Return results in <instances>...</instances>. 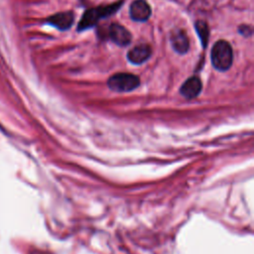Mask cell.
<instances>
[{
  "label": "cell",
  "mask_w": 254,
  "mask_h": 254,
  "mask_svg": "<svg viewBox=\"0 0 254 254\" xmlns=\"http://www.w3.org/2000/svg\"><path fill=\"white\" fill-rule=\"evenodd\" d=\"M130 17L137 22H144L151 16V8L145 0H135L129 8Z\"/></svg>",
  "instance_id": "4"
},
{
  "label": "cell",
  "mask_w": 254,
  "mask_h": 254,
  "mask_svg": "<svg viewBox=\"0 0 254 254\" xmlns=\"http://www.w3.org/2000/svg\"><path fill=\"white\" fill-rule=\"evenodd\" d=\"M140 84V79L137 75L126 72L115 73L107 80L108 87L116 92H128L137 88Z\"/></svg>",
  "instance_id": "3"
},
{
  "label": "cell",
  "mask_w": 254,
  "mask_h": 254,
  "mask_svg": "<svg viewBox=\"0 0 254 254\" xmlns=\"http://www.w3.org/2000/svg\"><path fill=\"white\" fill-rule=\"evenodd\" d=\"M171 44L173 49L179 54H186L189 50L190 43L188 36L182 30L176 31L171 36Z\"/></svg>",
  "instance_id": "9"
},
{
  "label": "cell",
  "mask_w": 254,
  "mask_h": 254,
  "mask_svg": "<svg viewBox=\"0 0 254 254\" xmlns=\"http://www.w3.org/2000/svg\"><path fill=\"white\" fill-rule=\"evenodd\" d=\"M201 87H202V85H201L200 79L196 76H192V77L188 78L183 83V85L180 88V93L184 97H186L188 99H191V98L196 97L200 93Z\"/></svg>",
  "instance_id": "8"
},
{
  "label": "cell",
  "mask_w": 254,
  "mask_h": 254,
  "mask_svg": "<svg viewBox=\"0 0 254 254\" xmlns=\"http://www.w3.org/2000/svg\"><path fill=\"white\" fill-rule=\"evenodd\" d=\"M151 54H152L151 47L148 45L142 44L131 49L127 54V58L130 63L134 64H141L151 57Z\"/></svg>",
  "instance_id": "7"
},
{
  "label": "cell",
  "mask_w": 254,
  "mask_h": 254,
  "mask_svg": "<svg viewBox=\"0 0 254 254\" xmlns=\"http://www.w3.org/2000/svg\"><path fill=\"white\" fill-rule=\"evenodd\" d=\"M73 19H74L73 13L70 11H66V12H60L55 15H52L50 18L47 19V22L61 31H65L71 27L73 23Z\"/></svg>",
  "instance_id": "6"
},
{
  "label": "cell",
  "mask_w": 254,
  "mask_h": 254,
  "mask_svg": "<svg viewBox=\"0 0 254 254\" xmlns=\"http://www.w3.org/2000/svg\"><path fill=\"white\" fill-rule=\"evenodd\" d=\"M210 59L212 65L220 71L227 70L232 64L233 54L231 46L223 40L217 41L210 52Z\"/></svg>",
  "instance_id": "2"
},
{
  "label": "cell",
  "mask_w": 254,
  "mask_h": 254,
  "mask_svg": "<svg viewBox=\"0 0 254 254\" xmlns=\"http://www.w3.org/2000/svg\"><path fill=\"white\" fill-rule=\"evenodd\" d=\"M121 5H122V2H117L108 6L96 7V8H92L85 11L81 20L78 23L77 31H83L93 27L94 25H96V23L99 20L115 13L120 8Z\"/></svg>",
  "instance_id": "1"
},
{
  "label": "cell",
  "mask_w": 254,
  "mask_h": 254,
  "mask_svg": "<svg viewBox=\"0 0 254 254\" xmlns=\"http://www.w3.org/2000/svg\"><path fill=\"white\" fill-rule=\"evenodd\" d=\"M195 30L197 32V35L201 41V45L203 48L207 46V41H208V27L207 24L203 21H197L195 22Z\"/></svg>",
  "instance_id": "10"
},
{
  "label": "cell",
  "mask_w": 254,
  "mask_h": 254,
  "mask_svg": "<svg viewBox=\"0 0 254 254\" xmlns=\"http://www.w3.org/2000/svg\"><path fill=\"white\" fill-rule=\"evenodd\" d=\"M108 35L112 42H114L116 45L121 47H125L129 45L131 42L130 32L120 24H116V23L112 24L109 27Z\"/></svg>",
  "instance_id": "5"
}]
</instances>
